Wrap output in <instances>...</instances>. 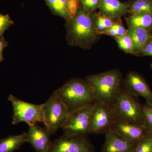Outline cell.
Returning a JSON list of instances; mask_svg holds the SVG:
<instances>
[{"instance_id": "obj_6", "label": "cell", "mask_w": 152, "mask_h": 152, "mask_svg": "<svg viewBox=\"0 0 152 152\" xmlns=\"http://www.w3.org/2000/svg\"><path fill=\"white\" fill-rule=\"evenodd\" d=\"M95 102L70 113L61 127L64 135L80 136L90 134L91 116Z\"/></svg>"}, {"instance_id": "obj_14", "label": "cell", "mask_w": 152, "mask_h": 152, "mask_svg": "<svg viewBox=\"0 0 152 152\" xmlns=\"http://www.w3.org/2000/svg\"><path fill=\"white\" fill-rule=\"evenodd\" d=\"M127 6L128 2L119 0H101L99 13L117 20L128 13Z\"/></svg>"}, {"instance_id": "obj_26", "label": "cell", "mask_w": 152, "mask_h": 152, "mask_svg": "<svg viewBox=\"0 0 152 152\" xmlns=\"http://www.w3.org/2000/svg\"><path fill=\"white\" fill-rule=\"evenodd\" d=\"M80 5L86 10L95 12L99 9L101 0H80Z\"/></svg>"}, {"instance_id": "obj_4", "label": "cell", "mask_w": 152, "mask_h": 152, "mask_svg": "<svg viewBox=\"0 0 152 152\" xmlns=\"http://www.w3.org/2000/svg\"><path fill=\"white\" fill-rule=\"evenodd\" d=\"M111 108L116 119L132 124L144 125L142 105L138 97L122 89Z\"/></svg>"}, {"instance_id": "obj_17", "label": "cell", "mask_w": 152, "mask_h": 152, "mask_svg": "<svg viewBox=\"0 0 152 152\" xmlns=\"http://www.w3.org/2000/svg\"><path fill=\"white\" fill-rule=\"evenodd\" d=\"M26 132L8 136L0 140V152H13L26 142Z\"/></svg>"}, {"instance_id": "obj_28", "label": "cell", "mask_w": 152, "mask_h": 152, "mask_svg": "<svg viewBox=\"0 0 152 152\" xmlns=\"http://www.w3.org/2000/svg\"><path fill=\"white\" fill-rule=\"evenodd\" d=\"M152 56V38L144 46L140 56Z\"/></svg>"}, {"instance_id": "obj_27", "label": "cell", "mask_w": 152, "mask_h": 152, "mask_svg": "<svg viewBox=\"0 0 152 152\" xmlns=\"http://www.w3.org/2000/svg\"><path fill=\"white\" fill-rule=\"evenodd\" d=\"M111 28L116 33L117 37L124 35L127 34L128 29H126L124 26L121 19L115 20Z\"/></svg>"}, {"instance_id": "obj_23", "label": "cell", "mask_w": 152, "mask_h": 152, "mask_svg": "<svg viewBox=\"0 0 152 152\" xmlns=\"http://www.w3.org/2000/svg\"><path fill=\"white\" fill-rule=\"evenodd\" d=\"M59 1L67 12L71 19L72 18L80 7V0H59Z\"/></svg>"}, {"instance_id": "obj_21", "label": "cell", "mask_w": 152, "mask_h": 152, "mask_svg": "<svg viewBox=\"0 0 152 152\" xmlns=\"http://www.w3.org/2000/svg\"><path fill=\"white\" fill-rule=\"evenodd\" d=\"M115 20L105 15L97 13L96 28L98 34L101 35L102 33L110 29Z\"/></svg>"}, {"instance_id": "obj_1", "label": "cell", "mask_w": 152, "mask_h": 152, "mask_svg": "<svg viewBox=\"0 0 152 152\" xmlns=\"http://www.w3.org/2000/svg\"><path fill=\"white\" fill-rule=\"evenodd\" d=\"M97 13L85 10L80 4L74 17L66 21V40L72 47L88 50L99 41L96 28Z\"/></svg>"}, {"instance_id": "obj_18", "label": "cell", "mask_w": 152, "mask_h": 152, "mask_svg": "<svg viewBox=\"0 0 152 152\" xmlns=\"http://www.w3.org/2000/svg\"><path fill=\"white\" fill-rule=\"evenodd\" d=\"M128 13H145L152 15V1L150 0H130L128 2Z\"/></svg>"}, {"instance_id": "obj_11", "label": "cell", "mask_w": 152, "mask_h": 152, "mask_svg": "<svg viewBox=\"0 0 152 152\" xmlns=\"http://www.w3.org/2000/svg\"><path fill=\"white\" fill-rule=\"evenodd\" d=\"M112 130L136 146L149 132L144 125L136 124L115 119Z\"/></svg>"}, {"instance_id": "obj_29", "label": "cell", "mask_w": 152, "mask_h": 152, "mask_svg": "<svg viewBox=\"0 0 152 152\" xmlns=\"http://www.w3.org/2000/svg\"><path fill=\"white\" fill-rule=\"evenodd\" d=\"M8 45V43L5 40L4 37H0V62L4 61L3 52Z\"/></svg>"}, {"instance_id": "obj_10", "label": "cell", "mask_w": 152, "mask_h": 152, "mask_svg": "<svg viewBox=\"0 0 152 152\" xmlns=\"http://www.w3.org/2000/svg\"><path fill=\"white\" fill-rule=\"evenodd\" d=\"M122 90L131 95L144 98L152 105V91L145 78L136 72H130L123 80Z\"/></svg>"}, {"instance_id": "obj_30", "label": "cell", "mask_w": 152, "mask_h": 152, "mask_svg": "<svg viewBox=\"0 0 152 152\" xmlns=\"http://www.w3.org/2000/svg\"><path fill=\"white\" fill-rule=\"evenodd\" d=\"M150 66H151V67L152 69V64H151V65H150Z\"/></svg>"}, {"instance_id": "obj_7", "label": "cell", "mask_w": 152, "mask_h": 152, "mask_svg": "<svg viewBox=\"0 0 152 152\" xmlns=\"http://www.w3.org/2000/svg\"><path fill=\"white\" fill-rule=\"evenodd\" d=\"M8 99L12 106L13 125L21 122L42 123L44 124L42 104H35L19 99L12 94L9 95Z\"/></svg>"}, {"instance_id": "obj_12", "label": "cell", "mask_w": 152, "mask_h": 152, "mask_svg": "<svg viewBox=\"0 0 152 152\" xmlns=\"http://www.w3.org/2000/svg\"><path fill=\"white\" fill-rule=\"evenodd\" d=\"M29 129L26 132V142L31 145L36 152H50L51 134L46 128H43L36 123H29Z\"/></svg>"}, {"instance_id": "obj_20", "label": "cell", "mask_w": 152, "mask_h": 152, "mask_svg": "<svg viewBox=\"0 0 152 152\" xmlns=\"http://www.w3.org/2000/svg\"><path fill=\"white\" fill-rule=\"evenodd\" d=\"M114 38L121 50L126 53L135 55L132 41L128 34Z\"/></svg>"}, {"instance_id": "obj_19", "label": "cell", "mask_w": 152, "mask_h": 152, "mask_svg": "<svg viewBox=\"0 0 152 152\" xmlns=\"http://www.w3.org/2000/svg\"><path fill=\"white\" fill-rule=\"evenodd\" d=\"M53 14L61 17L66 21L71 19L67 12L61 4L59 0H45Z\"/></svg>"}, {"instance_id": "obj_24", "label": "cell", "mask_w": 152, "mask_h": 152, "mask_svg": "<svg viewBox=\"0 0 152 152\" xmlns=\"http://www.w3.org/2000/svg\"><path fill=\"white\" fill-rule=\"evenodd\" d=\"M144 125L149 131L152 132V105L145 103L142 105Z\"/></svg>"}, {"instance_id": "obj_8", "label": "cell", "mask_w": 152, "mask_h": 152, "mask_svg": "<svg viewBox=\"0 0 152 152\" xmlns=\"http://www.w3.org/2000/svg\"><path fill=\"white\" fill-rule=\"evenodd\" d=\"M115 119L111 106L96 102L91 116L90 134H105L111 130Z\"/></svg>"}, {"instance_id": "obj_3", "label": "cell", "mask_w": 152, "mask_h": 152, "mask_svg": "<svg viewBox=\"0 0 152 152\" xmlns=\"http://www.w3.org/2000/svg\"><path fill=\"white\" fill-rule=\"evenodd\" d=\"M65 105L70 113L96 102L93 88L86 80H69L53 93Z\"/></svg>"}, {"instance_id": "obj_22", "label": "cell", "mask_w": 152, "mask_h": 152, "mask_svg": "<svg viewBox=\"0 0 152 152\" xmlns=\"http://www.w3.org/2000/svg\"><path fill=\"white\" fill-rule=\"evenodd\" d=\"M152 132H149L143 139L136 145L132 152H151Z\"/></svg>"}, {"instance_id": "obj_2", "label": "cell", "mask_w": 152, "mask_h": 152, "mask_svg": "<svg viewBox=\"0 0 152 152\" xmlns=\"http://www.w3.org/2000/svg\"><path fill=\"white\" fill-rule=\"evenodd\" d=\"M86 80L94 92L96 102L112 106L122 89V74L118 69H113L88 76Z\"/></svg>"}, {"instance_id": "obj_32", "label": "cell", "mask_w": 152, "mask_h": 152, "mask_svg": "<svg viewBox=\"0 0 152 152\" xmlns=\"http://www.w3.org/2000/svg\"><path fill=\"white\" fill-rule=\"evenodd\" d=\"M150 1H152V0H150Z\"/></svg>"}, {"instance_id": "obj_9", "label": "cell", "mask_w": 152, "mask_h": 152, "mask_svg": "<svg viewBox=\"0 0 152 152\" xmlns=\"http://www.w3.org/2000/svg\"><path fill=\"white\" fill-rule=\"evenodd\" d=\"M86 136H62L52 142L50 152H94Z\"/></svg>"}, {"instance_id": "obj_15", "label": "cell", "mask_w": 152, "mask_h": 152, "mask_svg": "<svg viewBox=\"0 0 152 152\" xmlns=\"http://www.w3.org/2000/svg\"><path fill=\"white\" fill-rule=\"evenodd\" d=\"M127 34L132 41L135 56H140L144 46L152 38L151 32L142 28L129 27Z\"/></svg>"}, {"instance_id": "obj_25", "label": "cell", "mask_w": 152, "mask_h": 152, "mask_svg": "<svg viewBox=\"0 0 152 152\" xmlns=\"http://www.w3.org/2000/svg\"><path fill=\"white\" fill-rule=\"evenodd\" d=\"M14 22L8 14L3 15L0 13V37H4V33L12 25Z\"/></svg>"}, {"instance_id": "obj_13", "label": "cell", "mask_w": 152, "mask_h": 152, "mask_svg": "<svg viewBox=\"0 0 152 152\" xmlns=\"http://www.w3.org/2000/svg\"><path fill=\"white\" fill-rule=\"evenodd\" d=\"M135 146L132 142L119 136L111 130L105 134L101 152H132Z\"/></svg>"}, {"instance_id": "obj_33", "label": "cell", "mask_w": 152, "mask_h": 152, "mask_svg": "<svg viewBox=\"0 0 152 152\" xmlns=\"http://www.w3.org/2000/svg\"><path fill=\"white\" fill-rule=\"evenodd\" d=\"M151 152H152V151Z\"/></svg>"}, {"instance_id": "obj_5", "label": "cell", "mask_w": 152, "mask_h": 152, "mask_svg": "<svg viewBox=\"0 0 152 152\" xmlns=\"http://www.w3.org/2000/svg\"><path fill=\"white\" fill-rule=\"evenodd\" d=\"M42 104L43 124L46 129L53 134L61 128L69 112L65 105L53 94Z\"/></svg>"}, {"instance_id": "obj_16", "label": "cell", "mask_w": 152, "mask_h": 152, "mask_svg": "<svg viewBox=\"0 0 152 152\" xmlns=\"http://www.w3.org/2000/svg\"><path fill=\"white\" fill-rule=\"evenodd\" d=\"M128 28L138 27L152 31V15L140 13L130 15L125 18Z\"/></svg>"}, {"instance_id": "obj_31", "label": "cell", "mask_w": 152, "mask_h": 152, "mask_svg": "<svg viewBox=\"0 0 152 152\" xmlns=\"http://www.w3.org/2000/svg\"><path fill=\"white\" fill-rule=\"evenodd\" d=\"M151 34H152V31H151Z\"/></svg>"}]
</instances>
